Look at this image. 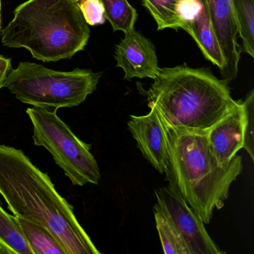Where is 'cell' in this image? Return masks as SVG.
Listing matches in <instances>:
<instances>
[{
    "label": "cell",
    "instance_id": "cell-1",
    "mask_svg": "<svg viewBox=\"0 0 254 254\" xmlns=\"http://www.w3.org/2000/svg\"><path fill=\"white\" fill-rule=\"evenodd\" d=\"M0 194L14 216L47 228L66 254H100L73 206L22 150L0 144Z\"/></svg>",
    "mask_w": 254,
    "mask_h": 254
},
{
    "label": "cell",
    "instance_id": "cell-2",
    "mask_svg": "<svg viewBox=\"0 0 254 254\" xmlns=\"http://www.w3.org/2000/svg\"><path fill=\"white\" fill-rule=\"evenodd\" d=\"M163 123L169 152L166 181L205 224H209L214 210L224 206L230 186L243 170L242 157L236 155L222 167L212 154L207 130L175 128Z\"/></svg>",
    "mask_w": 254,
    "mask_h": 254
},
{
    "label": "cell",
    "instance_id": "cell-3",
    "mask_svg": "<svg viewBox=\"0 0 254 254\" xmlns=\"http://www.w3.org/2000/svg\"><path fill=\"white\" fill-rule=\"evenodd\" d=\"M145 96L166 124L189 130H209L237 104L228 83L187 64L160 68Z\"/></svg>",
    "mask_w": 254,
    "mask_h": 254
},
{
    "label": "cell",
    "instance_id": "cell-4",
    "mask_svg": "<svg viewBox=\"0 0 254 254\" xmlns=\"http://www.w3.org/2000/svg\"><path fill=\"white\" fill-rule=\"evenodd\" d=\"M90 30L75 0H28L1 32L10 48H25L43 62L70 59L82 51Z\"/></svg>",
    "mask_w": 254,
    "mask_h": 254
},
{
    "label": "cell",
    "instance_id": "cell-5",
    "mask_svg": "<svg viewBox=\"0 0 254 254\" xmlns=\"http://www.w3.org/2000/svg\"><path fill=\"white\" fill-rule=\"evenodd\" d=\"M101 72L75 69L61 72L41 64L20 62L11 69L4 87L20 102L33 107L53 108L78 106L96 91Z\"/></svg>",
    "mask_w": 254,
    "mask_h": 254
},
{
    "label": "cell",
    "instance_id": "cell-6",
    "mask_svg": "<svg viewBox=\"0 0 254 254\" xmlns=\"http://www.w3.org/2000/svg\"><path fill=\"white\" fill-rule=\"evenodd\" d=\"M57 109L33 107L26 110L33 126L34 143L45 148L74 186L99 184L100 171L91 145L77 137L58 116Z\"/></svg>",
    "mask_w": 254,
    "mask_h": 254
},
{
    "label": "cell",
    "instance_id": "cell-7",
    "mask_svg": "<svg viewBox=\"0 0 254 254\" xmlns=\"http://www.w3.org/2000/svg\"><path fill=\"white\" fill-rule=\"evenodd\" d=\"M157 205L182 235L192 254H224L208 234L200 217L173 187L156 189Z\"/></svg>",
    "mask_w": 254,
    "mask_h": 254
},
{
    "label": "cell",
    "instance_id": "cell-8",
    "mask_svg": "<svg viewBox=\"0 0 254 254\" xmlns=\"http://www.w3.org/2000/svg\"><path fill=\"white\" fill-rule=\"evenodd\" d=\"M210 18L218 45L225 61L221 72L226 82L236 79L239 72L242 47L238 43L239 30L232 0H202Z\"/></svg>",
    "mask_w": 254,
    "mask_h": 254
},
{
    "label": "cell",
    "instance_id": "cell-9",
    "mask_svg": "<svg viewBox=\"0 0 254 254\" xmlns=\"http://www.w3.org/2000/svg\"><path fill=\"white\" fill-rule=\"evenodd\" d=\"M150 112L144 116H130L129 130L144 158L160 174L169 166L167 139L164 125L157 108L148 105Z\"/></svg>",
    "mask_w": 254,
    "mask_h": 254
},
{
    "label": "cell",
    "instance_id": "cell-10",
    "mask_svg": "<svg viewBox=\"0 0 254 254\" xmlns=\"http://www.w3.org/2000/svg\"><path fill=\"white\" fill-rule=\"evenodd\" d=\"M117 67L125 72L124 79L151 78L154 80L160 70L154 44L135 29L125 33L116 46Z\"/></svg>",
    "mask_w": 254,
    "mask_h": 254
},
{
    "label": "cell",
    "instance_id": "cell-11",
    "mask_svg": "<svg viewBox=\"0 0 254 254\" xmlns=\"http://www.w3.org/2000/svg\"><path fill=\"white\" fill-rule=\"evenodd\" d=\"M178 14L182 27L191 38L206 60L222 72L225 61L215 37L210 18L202 0H182Z\"/></svg>",
    "mask_w": 254,
    "mask_h": 254
},
{
    "label": "cell",
    "instance_id": "cell-12",
    "mask_svg": "<svg viewBox=\"0 0 254 254\" xmlns=\"http://www.w3.org/2000/svg\"><path fill=\"white\" fill-rule=\"evenodd\" d=\"M245 129V105L243 101L239 100L233 109L207 130L211 150L220 166H228L236 153L243 148Z\"/></svg>",
    "mask_w": 254,
    "mask_h": 254
},
{
    "label": "cell",
    "instance_id": "cell-13",
    "mask_svg": "<svg viewBox=\"0 0 254 254\" xmlns=\"http://www.w3.org/2000/svg\"><path fill=\"white\" fill-rule=\"evenodd\" d=\"M33 254H66L59 241L47 228L15 216Z\"/></svg>",
    "mask_w": 254,
    "mask_h": 254
},
{
    "label": "cell",
    "instance_id": "cell-14",
    "mask_svg": "<svg viewBox=\"0 0 254 254\" xmlns=\"http://www.w3.org/2000/svg\"><path fill=\"white\" fill-rule=\"evenodd\" d=\"M156 227L166 254H192L182 235L172 221L160 210L157 203L154 206Z\"/></svg>",
    "mask_w": 254,
    "mask_h": 254
},
{
    "label": "cell",
    "instance_id": "cell-15",
    "mask_svg": "<svg viewBox=\"0 0 254 254\" xmlns=\"http://www.w3.org/2000/svg\"><path fill=\"white\" fill-rule=\"evenodd\" d=\"M105 10V17L114 32L127 33L135 29L137 20L136 10L127 0H100Z\"/></svg>",
    "mask_w": 254,
    "mask_h": 254
},
{
    "label": "cell",
    "instance_id": "cell-16",
    "mask_svg": "<svg viewBox=\"0 0 254 254\" xmlns=\"http://www.w3.org/2000/svg\"><path fill=\"white\" fill-rule=\"evenodd\" d=\"M242 51L254 58V0H232Z\"/></svg>",
    "mask_w": 254,
    "mask_h": 254
},
{
    "label": "cell",
    "instance_id": "cell-17",
    "mask_svg": "<svg viewBox=\"0 0 254 254\" xmlns=\"http://www.w3.org/2000/svg\"><path fill=\"white\" fill-rule=\"evenodd\" d=\"M182 0H142V4L157 23V30H178L182 27L178 8Z\"/></svg>",
    "mask_w": 254,
    "mask_h": 254
},
{
    "label": "cell",
    "instance_id": "cell-18",
    "mask_svg": "<svg viewBox=\"0 0 254 254\" xmlns=\"http://www.w3.org/2000/svg\"><path fill=\"white\" fill-rule=\"evenodd\" d=\"M0 242L15 254H33L14 215H10L0 204Z\"/></svg>",
    "mask_w": 254,
    "mask_h": 254
},
{
    "label": "cell",
    "instance_id": "cell-19",
    "mask_svg": "<svg viewBox=\"0 0 254 254\" xmlns=\"http://www.w3.org/2000/svg\"><path fill=\"white\" fill-rule=\"evenodd\" d=\"M245 108V139L243 148L248 153L251 160H254V91L251 90L243 100Z\"/></svg>",
    "mask_w": 254,
    "mask_h": 254
},
{
    "label": "cell",
    "instance_id": "cell-20",
    "mask_svg": "<svg viewBox=\"0 0 254 254\" xmlns=\"http://www.w3.org/2000/svg\"><path fill=\"white\" fill-rule=\"evenodd\" d=\"M75 2L89 26L103 25L106 21L100 0H75Z\"/></svg>",
    "mask_w": 254,
    "mask_h": 254
},
{
    "label": "cell",
    "instance_id": "cell-21",
    "mask_svg": "<svg viewBox=\"0 0 254 254\" xmlns=\"http://www.w3.org/2000/svg\"><path fill=\"white\" fill-rule=\"evenodd\" d=\"M11 69V59L0 55V89L4 87V83Z\"/></svg>",
    "mask_w": 254,
    "mask_h": 254
},
{
    "label": "cell",
    "instance_id": "cell-22",
    "mask_svg": "<svg viewBox=\"0 0 254 254\" xmlns=\"http://www.w3.org/2000/svg\"><path fill=\"white\" fill-rule=\"evenodd\" d=\"M0 254H15V253L9 247L0 242Z\"/></svg>",
    "mask_w": 254,
    "mask_h": 254
},
{
    "label": "cell",
    "instance_id": "cell-23",
    "mask_svg": "<svg viewBox=\"0 0 254 254\" xmlns=\"http://www.w3.org/2000/svg\"><path fill=\"white\" fill-rule=\"evenodd\" d=\"M0 29H1V0H0Z\"/></svg>",
    "mask_w": 254,
    "mask_h": 254
}]
</instances>
